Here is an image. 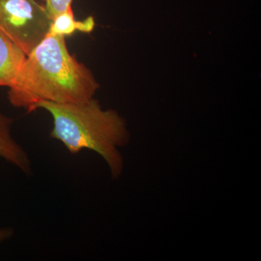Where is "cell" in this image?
I'll return each mask as SVG.
<instances>
[{
    "label": "cell",
    "instance_id": "cell-1",
    "mask_svg": "<svg viewBox=\"0 0 261 261\" xmlns=\"http://www.w3.org/2000/svg\"><path fill=\"white\" fill-rule=\"evenodd\" d=\"M99 88L92 71L70 54L65 38L49 33L27 56L8 98L12 106L32 113L42 102H88Z\"/></svg>",
    "mask_w": 261,
    "mask_h": 261
},
{
    "label": "cell",
    "instance_id": "cell-8",
    "mask_svg": "<svg viewBox=\"0 0 261 261\" xmlns=\"http://www.w3.org/2000/svg\"><path fill=\"white\" fill-rule=\"evenodd\" d=\"M14 236V230L10 227L0 228V243L8 241Z\"/></svg>",
    "mask_w": 261,
    "mask_h": 261
},
{
    "label": "cell",
    "instance_id": "cell-4",
    "mask_svg": "<svg viewBox=\"0 0 261 261\" xmlns=\"http://www.w3.org/2000/svg\"><path fill=\"white\" fill-rule=\"evenodd\" d=\"M14 120L0 112V159L18 168L27 175L32 173V163L25 149L12 135Z\"/></svg>",
    "mask_w": 261,
    "mask_h": 261
},
{
    "label": "cell",
    "instance_id": "cell-3",
    "mask_svg": "<svg viewBox=\"0 0 261 261\" xmlns=\"http://www.w3.org/2000/svg\"><path fill=\"white\" fill-rule=\"evenodd\" d=\"M51 23L37 0H0V30L27 56L49 34Z\"/></svg>",
    "mask_w": 261,
    "mask_h": 261
},
{
    "label": "cell",
    "instance_id": "cell-7",
    "mask_svg": "<svg viewBox=\"0 0 261 261\" xmlns=\"http://www.w3.org/2000/svg\"><path fill=\"white\" fill-rule=\"evenodd\" d=\"M48 15L53 20L57 15L72 7L73 0H42Z\"/></svg>",
    "mask_w": 261,
    "mask_h": 261
},
{
    "label": "cell",
    "instance_id": "cell-2",
    "mask_svg": "<svg viewBox=\"0 0 261 261\" xmlns=\"http://www.w3.org/2000/svg\"><path fill=\"white\" fill-rule=\"evenodd\" d=\"M38 109L45 110L53 118L51 138L72 154L94 151L107 163L113 179L120 178L123 171L120 149L129 143L130 134L124 118L116 111L103 109L94 98L70 104L42 102Z\"/></svg>",
    "mask_w": 261,
    "mask_h": 261
},
{
    "label": "cell",
    "instance_id": "cell-6",
    "mask_svg": "<svg viewBox=\"0 0 261 261\" xmlns=\"http://www.w3.org/2000/svg\"><path fill=\"white\" fill-rule=\"evenodd\" d=\"M95 25V20L92 16L82 20H75L72 7H70L51 20L49 33L66 38L71 37L76 32L89 34L93 32Z\"/></svg>",
    "mask_w": 261,
    "mask_h": 261
},
{
    "label": "cell",
    "instance_id": "cell-5",
    "mask_svg": "<svg viewBox=\"0 0 261 261\" xmlns=\"http://www.w3.org/2000/svg\"><path fill=\"white\" fill-rule=\"evenodd\" d=\"M27 56L16 44L0 30V87L9 89L14 84Z\"/></svg>",
    "mask_w": 261,
    "mask_h": 261
}]
</instances>
